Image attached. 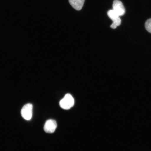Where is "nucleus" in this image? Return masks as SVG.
I'll use <instances>...</instances> for the list:
<instances>
[{
  "label": "nucleus",
  "mask_w": 151,
  "mask_h": 151,
  "mask_svg": "<svg viewBox=\"0 0 151 151\" xmlns=\"http://www.w3.org/2000/svg\"><path fill=\"white\" fill-rule=\"evenodd\" d=\"M74 99L70 94H67L60 102V105L62 109H69L73 107L74 104Z\"/></svg>",
  "instance_id": "1"
},
{
  "label": "nucleus",
  "mask_w": 151,
  "mask_h": 151,
  "mask_svg": "<svg viewBox=\"0 0 151 151\" xmlns=\"http://www.w3.org/2000/svg\"><path fill=\"white\" fill-rule=\"evenodd\" d=\"M33 105L31 104H27L22 107L21 114L22 117L27 120H31L33 114Z\"/></svg>",
  "instance_id": "2"
},
{
  "label": "nucleus",
  "mask_w": 151,
  "mask_h": 151,
  "mask_svg": "<svg viewBox=\"0 0 151 151\" xmlns=\"http://www.w3.org/2000/svg\"><path fill=\"white\" fill-rule=\"evenodd\" d=\"M107 14L109 17L113 22V23L111 25V28L113 29H116L118 26L120 25L121 24V20L120 18V16L113 9L107 12Z\"/></svg>",
  "instance_id": "3"
},
{
  "label": "nucleus",
  "mask_w": 151,
  "mask_h": 151,
  "mask_svg": "<svg viewBox=\"0 0 151 151\" xmlns=\"http://www.w3.org/2000/svg\"><path fill=\"white\" fill-rule=\"evenodd\" d=\"M113 8L119 16H123L125 14V8L121 1L114 0L113 2Z\"/></svg>",
  "instance_id": "4"
},
{
  "label": "nucleus",
  "mask_w": 151,
  "mask_h": 151,
  "mask_svg": "<svg viewBox=\"0 0 151 151\" xmlns=\"http://www.w3.org/2000/svg\"><path fill=\"white\" fill-rule=\"evenodd\" d=\"M57 127L56 121L52 119L47 120L44 126V130L47 133H52L55 131Z\"/></svg>",
  "instance_id": "5"
},
{
  "label": "nucleus",
  "mask_w": 151,
  "mask_h": 151,
  "mask_svg": "<svg viewBox=\"0 0 151 151\" xmlns=\"http://www.w3.org/2000/svg\"><path fill=\"white\" fill-rule=\"evenodd\" d=\"M70 4L77 11L81 10L83 6L85 0H69Z\"/></svg>",
  "instance_id": "6"
},
{
  "label": "nucleus",
  "mask_w": 151,
  "mask_h": 151,
  "mask_svg": "<svg viewBox=\"0 0 151 151\" xmlns=\"http://www.w3.org/2000/svg\"><path fill=\"white\" fill-rule=\"evenodd\" d=\"M145 27L147 31L151 33V18L147 20L145 22Z\"/></svg>",
  "instance_id": "7"
}]
</instances>
